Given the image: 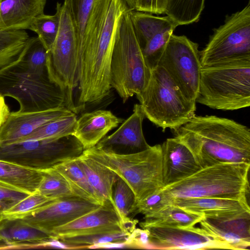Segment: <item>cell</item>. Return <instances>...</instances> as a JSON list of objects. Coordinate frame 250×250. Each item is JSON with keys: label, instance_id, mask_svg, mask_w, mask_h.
Masks as SVG:
<instances>
[{"label": "cell", "instance_id": "cell-1", "mask_svg": "<svg viewBox=\"0 0 250 250\" xmlns=\"http://www.w3.org/2000/svg\"><path fill=\"white\" fill-rule=\"evenodd\" d=\"M125 0H95L78 46V80L81 104L98 103L111 88L110 70L116 31Z\"/></svg>", "mask_w": 250, "mask_h": 250}, {"label": "cell", "instance_id": "cell-2", "mask_svg": "<svg viewBox=\"0 0 250 250\" xmlns=\"http://www.w3.org/2000/svg\"><path fill=\"white\" fill-rule=\"evenodd\" d=\"M173 133L202 168L221 163L250 164V129L233 120L195 115Z\"/></svg>", "mask_w": 250, "mask_h": 250}, {"label": "cell", "instance_id": "cell-3", "mask_svg": "<svg viewBox=\"0 0 250 250\" xmlns=\"http://www.w3.org/2000/svg\"><path fill=\"white\" fill-rule=\"evenodd\" d=\"M0 94L16 99L22 112L66 107L77 114L80 108L74 104L72 91L52 82L48 73L29 72L19 58L0 69Z\"/></svg>", "mask_w": 250, "mask_h": 250}, {"label": "cell", "instance_id": "cell-4", "mask_svg": "<svg viewBox=\"0 0 250 250\" xmlns=\"http://www.w3.org/2000/svg\"><path fill=\"white\" fill-rule=\"evenodd\" d=\"M83 153L125 181L134 192L135 204L165 187L161 145L131 153H119L95 146Z\"/></svg>", "mask_w": 250, "mask_h": 250}, {"label": "cell", "instance_id": "cell-5", "mask_svg": "<svg viewBox=\"0 0 250 250\" xmlns=\"http://www.w3.org/2000/svg\"><path fill=\"white\" fill-rule=\"evenodd\" d=\"M250 164L221 163L201 168L162 189L172 198L213 197L238 200L249 204Z\"/></svg>", "mask_w": 250, "mask_h": 250}, {"label": "cell", "instance_id": "cell-6", "mask_svg": "<svg viewBox=\"0 0 250 250\" xmlns=\"http://www.w3.org/2000/svg\"><path fill=\"white\" fill-rule=\"evenodd\" d=\"M196 102L233 111L250 105V59L202 67Z\"/></svg>", "mask_w": 250, "mask_h": 250}, {"label": "cell", "instance_id": "cell-7", "mask_svg": "<svg viewBox=\"0 0 250 250\" xmlns=\"http://www.w3.org/2000/svg\"><path fill=\"white\" fill-rule=\"evenodd\" d=\"M136 96L145 117L164 131H173L195 116L196 103L185 96L160 65L151 70L147 84Z\"/></svg>", "mask_w": 250, "mask_h": 250}, {"label": "cell", "instance_id": "cell-8", "mask_svg": "<svg viewBox=\"0 0 250 250\" xmlns=\"http://www.w3.org/2000/svg\"><path fill=\"white\" fill-rule=\"evenodd\" d=\"M130 10L125 11L120 19L110 63V86L123 103L144 89L151 71L135 36Z\"/></svg>", "mask_w": 250, "mask_h": 250}, {"label": "cell", "instance_id": "cell-9", "mask_svg": "<svg viewBox=\"0 0 250 250\" xmlns=\"http://www.w3.org/2000/svg\"><path fill=\"white\" fill-rule=\"evenodd\" d=\"M250 59V1L227 16L200 51L202 67Z\"/></svg>", "mask_w": 250, "mask_h": 250}, {"label": "cell", "instance_id": "cell-10", "mask_svg": "<svg viewBox=\"0 0 250 250\" xmlns=\"http://www.w3.org/2000/svg\"><path fill=\"white\" fill-rule=\"evenodd\" d=\"M84 150L73 135L55 139L26 140L0 146V159L45 170L78 157Z\"/></svg>", "mask_w": 250, "mask_h": 250}, {"label": "cell", "instance_id": "cell-11", "mask_svg": "<svg viewBox=\"0 0 250 250\" xmlns=\"http://www.w3.org/2000/svg\"><path fill=\"white\" fill-rule=\"evenodd\" d=\"M60 24L57 37L47 51L46 67L50 80L71 91L78 85V38L68 3H60Z\"/></svg>", "mask_w": 250, "mask_h": 250}, {"label": "cell", "instance_id": "cell-12", "mask_svg": "<svg viewBox=\"0 0 250 250\" xmlns=\"http://www.w3.org/2000/svg\"><path fill=\"white\" fill-rule=\"evenodd\" d=\"M198 47L186 36L173 34L158 65L166 70L185 96L194 102L198 96L202 68Z\"/></svg>", "mask_w": 250, "mask_h": 250}, {"label": "cell", "instance_id": "cell-13", "mask_svg": "<svg viewBox=\"0 0 250 250\" xmlns=\"http://www.w3.org/2000/svg\"><path fill=\"white\" fill-rule=\"evenodd\" d=\"M134 32L145 61L151 69L158 65L165 48L178 26L169 16L130 10Z\"/></svg>", "mask_w": 250, "mask_h": 250}, {"label": "cell", "instance_id": "cell-14", "mask_svg": "<svg viewBox=\"0 0 250 250\" xmlns=\"http://www.w3.org/2000/svg\"><path fill=\"white\" fill-rule=\"evenodd\" d=\"M101 205L73 196L55 200L20 220L51 236L54 229L94 210Z\"/></svg>", "mask_w": 250, "mask_h": 250}, {"label": "cell", "instance_id": "cell-15", "mask_svg": "<svg viewBox=\"0 0 250 250\" xmlns=\"http://www.w3.org/2000/svg\"><path fill=\"white\" fill-rule=\"evenodd\" d=\"M150 245L168 250L231 249L227 244L206 235L200 228L148 227Z\"/></svg>", "mask_w": 250, "mask_h": 250}, {"label": "cell", "instance_id": "cell-16", "mask_svg": "<svg viewBox=\"0 0 250 250\" xmlns=\"http://www.w3.org/2000/svg\"><path fill=\"white\" fill-rule=\"evenodd\" d=\"M120 231H123L119 216L112 204L105 203L54 229L50 235L54 239H56L63 236Z\"/></svg>", "mask_w": 250, "mask_h": 250}, {"label": "cell", "instance_id": "cell-17", "mask_svg": "<svg viewBox=\"0 0 250 250\" xmlns=\"http://www.w3.org/2000/svg\"><path fill=\"white\" fill-rule=\"evenodd\" d=\"M74 113L66 107L34 112H10L0 129V146L20 142L42 125Z\"/></svg>", "mask_w": 250, "mask_h": 250}, {"label": "cell", "instance_id": "cell-18", "mask_svg": "<svg viewBox=\"0 0 250 250\" xmlns=\"http://www.w3.org/2000/svg\"><path fill=\"white\" fill-rule=\"evenodd\" d=\"M172 205L201 214L205 218L225 220L250 215L249 204L228 198L195 197L173 198Z\"/></svg>", "mask_w": 250, "mask_h": 250}, {"label": "cell", "instance_id": "cell-19", "mask_svg": "<svg viewBox=\"0 0 250 250\" xmlns=\"http://www.w3.org/2000/svg\"><path fill=\"white\" fill-rule=\"evenodd\" d=\"M133 111L117 130L104 137L96 146L115 152L125 149L135 153L148 148L150 146L145 139L142 128L145 115L140 104H134Z\"/></svg>", "mask_w": 250, "mask_h": 250}, {"label": "cell", "instance_id": "cell-20", "mask_svg": "<svg viewBox=\"0 0 250 250\" xmlns=\"http://www.w3.org/2000/svg\"><path fill=\"white\" fill-rule=\"evenodd\" d=\"M165 187L192 175L202 167L189 149L175 138L161 145Z\"/></svg>", "mask_w": 250, "mask_h": 250}, {"label": "cell", "instance_id": "cell-21", "mask_svg": "<svg viewBox=\"0 0 250 250\" xmlns=\"http://www.w3.org/2000/svg\"><path fill=\"white\" fill-rule=\"evenodd\" d=\"M199 223L203 232L231 250L249 249L250 215L225 220L204 218Z\"/></svg>", "mask_w": 250, "mask_h": 250}, {"label": "cell", "instance_id": "cell-22", "mask_svg": "<svg viewBox=\"0 0 250 250\" xmlns=\"http://www.w3.org/2000/svg\"><path fill=\"white\" fill-rule=\"evenodd\" d=\"M124 119L111 111L97 110L82 114L77 120L74 135L84 149L95 146L110 130L122 123Z\"/></svg>", "mask_w": 250, "mask_h": 250}, {"label": "cell", "instance_id": "cell-23", "mask_svg": "<svg viewBox=\"0 0 250 250\" xmlns=\"http://www.w3.org/2000/svg\"><path fill=\"white\" fill-rule=\"evenodd\" d=\"M46 0H0V29L27 30L44 13Z\"/></svg>", "mask_w": 250, "mask_h": 250}, {"label": "cell", "instance_id": "cell-24", "mask_svg": "<svg viewBox=\"0 0 250 250\" xmlns=\"http://www.w3.org/2000/svg\"><path fill=\"white\" fill-rule=\"evenodd\" d=\"M44 174L39 170L0 159V187L26 194L37 191Z\"/></svg>", "mask_w": 250, "mask_h": 250}, {"label": "cell", "instance_id": "cell-25", "mask_svg": "<svg viewBox=\"0 0 250 250\" xmlns=\"http://www.w3.org/2000/svg\"><path fill=\"white\" fill-rule=\"evenodd\" d=\"M78 160L89 185L102 204H111L114 208L113 188L119 177L111 170L83 153L78 157Z\"/></svg>", "mask_w": 250, "mask_h": 250}, {"label": "cell", "instance_id": "cell-26", "mask_svg": "<svg viewBox=\"0 0 250 250\" xmlns=\"http://www.w3.org/2000/svg\"><path fill=\"white\" fill-rule=\"evenodd\" d=\"M52 239L47 233L20 219L0 221V240L10 245V247L31 244L30 248L44 247L45 243Z\"/></svg>", "mask_w": 250, "mask_h": 250}, {"label": "cell", "instance_id": "cell-27", "mask_svg": "<svg viewBox=\"0 0 250 250\" xmlns=\"http://www.w3.org/2000/svg\"><path fill=\"white\" fill-rule=\"evenodd\" d=\"M205 218L201 214L192 212L170 205L157 212L145 217L140 223L142 229L148 227L187 228L194 226Z\"/></svg>", "mask_w": 250, "mask_h": 250}, {"label": "cell", "instance_id": "cell-28", "mask_svg": "<svg viewBox=\"0 0 250 250\" xmlns=\"http://www.w3.org/2000/svg\"><path fill=\"white\" fill-rule=\"evenodd\" d=\"M53 168L64 177L75 196L103 205L89 185L78 157L64 161Z\"/></svg>", "mask_w": 250, "mask_h": 250}, {"label": "cell", "instance_id": "cell-29", "mask_svg": "<svg viewBox=\"0 0 250 250\" xmlns=\"http://www.w3.org/2000/svg\"><path fill=\"white\" fill-rule=\"evenodd\" d=\"M129 235L126 232L120 231L63 236L55 240L67 248H94L96 246L104 245L125 244Z\"/></svg>", "mask_w": 250, "mask_h": 250}, {"label": "cell", "instance_id": "cell-30", "mask_svg": "<svg viewBox=\"0 0 250 250\" xmlns=\"http://www.w3.org/2000/svg\"><path fill=\"white\" fill-rule=\"evenodd\" d=\"M77 120L75 113L58 117L42 125L20 142L55 139L73 135L76 129Z\"/></svg>", "mask_w": 250, "mask_h": 250}, {"label": "cell", "instance_id": "cell-31", "mask_svg": "<svg viewBox=\"0 0 250 250\" xmlns=\"http://www.w3.org/2000/svg\"><path fill=\"white\" fill-rule=\"evenodd\" d=\"M29 38L24 30L0 29V69L19 58Z\"/></svg>", "mask_w": 250, "mask_h": 250}, {"label": "cell", "instance_id": "cell-32", "mask_svg": "<svg viewBox=\"0 0 250 250\" xmlns=\"http://www.w3.org/2000/svg\"><path fill=\"white\" fill-rule=\"evenodd\" d=\"M205 7V0H167L165 14L178 26L199 21Z\"/></svg>", "mask_w": 250, "mask_h": 250}, {"label": "cell", "instance_id": "cell-33", "mask_svg": "<svg viewBox=\"0 0 250 250\" xmlns=\"http://www.w3.org/2000/svg\"><path fill=\"white\" fill-rule=\"evenodd\" d=\"M57 199L47 197L38 191L28 195L0 212V219H21Z\"/></svg>", "mask_w": 250, "mask_h": 250}, {"label": "cell", "instance_id": "cell-34", "mask_svg": "<svg viewBox=\"0 0 250 250\" xmlns=\"http://www.w3.org/2000/svg\"><path fill=\"white\" fill-rule=\"evenodd\" d=\"M47 54V49L38 36L29 37L19 59L29 72L44 74L48 73Z\"/></svg>", "mask_w": 250, "mask_h": 250}, {"label": "cell", "instance_id": "cell-35", "mask_svg": "<svg viewBox=\"0 0 250 250\" xmlns=\"http://www.w3.org/2000/svg\"><path fill=\"white\" fill-rule=\"evenodd\" d=\"M60 24V2L56 5V13L53 15L42 14L36 17L29 30L37 34L47 51L52 47L58 33Z\"/></svg>", "mask_w": 250, "mask_h": 250}, {"label": "cell", "instance_id": "cell-36", "mask_svg": "<svg viewBox=\"0 0 250 250\" xmlns=\"http://www.w3.org/2000/svg\"><path fill=\"white\" fill-rule=\"evenodd\" d=\"M37 191L53 199L75 196L66 179L53 167L44 170L42 179Z\"/></svg>", "mask_w": 250, "mask_h": 250}, {"label": "cell", "instance_id": "cell-37", "mask_svg": "<svg viewBox=\"0 0 250 250\" xmlns=\"http://www.w3.org/2000/svg\"><path fill=\"white\" fill-rule=\"evenodd\" d=\"M113 200L121 222L127 219L135 204V196L130 187L120 177L113 186Z\"/></svg>", "mask_w": 250, "mask_h": 250}, {"label": "cell", "instance_id": "cell-38", "mask_svg": "<svg viewBox=\"0 0 250 250\" xmlns=\"http://www.w3.org/2000/svg\"><path fill=\"white\" fill-rule=\"evenodd\" d=\"M67 1L78 38L81 43L95 0H65Z\"/></svg>", "mask_w": 250, "mask_h": 250}, {"label": "cell", "instance_id": "cell-39", "mask_svg": "<svg viewBox=\"0 0 250 250\" xmlns=\"http://www.w3.org/2000/svg\"><path fill=\"white\" fill-rule=\"evenodd\" d=\"M172 200L171 196L161 189L135 203L131 213H141L146 217L172 205Z\"/></svg>", "mask_w": 250, "mask_h": 250}, {"label": "cell", "instance_id": "cell-40", "mask_svg": "<svg viewBox=\"0 0 250 250\" xmlns=\"http://www.w3.org/2000/svg\"><path fill=\"white\" fill-rule=\"evenodd\" d=\"M167 0H137L135 10L152 14H165Z\"/></svg>", "mask_w": 250, "mask_h": 250}, {"label": "cell", "instance_id": "cell-41", "mask_svg": "<svg viewBox=\"0 0 250 250\" xmlns=\"http://www.w3.org/2000/svg\"><path fill=\"white\" fill-rule=\"evenodd\" d=\"M126 247L144 249L150 245L149 233L145 229H136L130 234L125 243Z\"/></svg>", "mask_w": 250, "mask_h": 250}, {"label": "cell", "instance_id": "cell-42", "mask_svg": "<svg viewBox=\"0 0 250 250\" xmlns=\"http://www.w3.org/2000/svg\"><path fill=\"white\" fill-rule=\"evenodd\" d=\"M27 195L25 193L0 187V212Z\"/></svg>", "mask_w": 250, "mask_h": 250}, {"label": "cell", "instance_id": "cell-43", "mask_svg": "<svg viewBox=\"0 0 250 250\" xmlns=\"http://www.w3.org/2000/svg\"><path fill=\"white\" fill-rule=\"evenodd\" d=\"M10 113V109L5 103L4 97L0 94V129Z\"/></svg>", "mask_w": 250, "mask_h": 250}, {"label": "cell", "instance_id": "cell-44", "mask_svg": "<svg viewBox=\"0 0 250 250\" xmlns=\"http://www.w3.org/2000/svg\"><path fill=\"white\" fill-rule=\"evenodd\" d=\"M127 7L130 10H135L137 0H125Z\"/></svg>", "mask_w": 250, "mask_h": 250}, {"label": "cell", "instance_id": "cell-45", "mask_svg": "<svg viewBox=\"0 0 250 250\" xmlns=\"http://www.w3.org/2000/svg\"><path fill=\"white\" fill-rule=\"evenodd\" d=\"M1 220L0 219V221H1Z\"/></svg>", "mask_w": 250, "mask_h": 250}]
</instances>
